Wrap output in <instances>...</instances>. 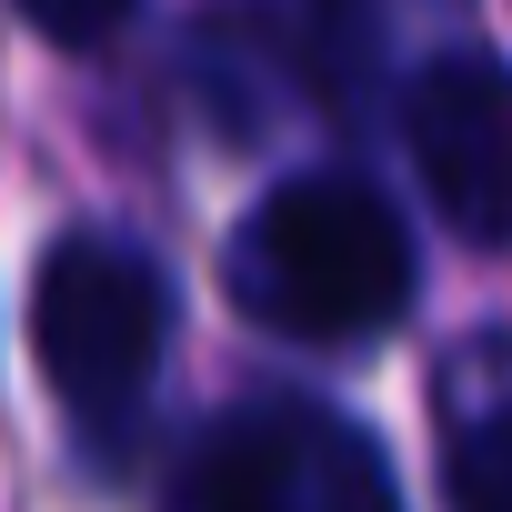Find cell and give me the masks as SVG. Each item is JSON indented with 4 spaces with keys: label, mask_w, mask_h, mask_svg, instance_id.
<instances>
[{
    "label": "cell",
    "mask_w": 512,
    "mask_h": 512,
    "mask_svg": "<svg viewBox=\"0 0 512 512\" xmlns=\"http://www.w3.org/2000/svg\"><path fill=\"white\" fill-rule=\"evenodd\" d=\"M402 131H412V171L432 191V211L502 251L512 241V71L492 51H442L412 101H402Z\"/></svg>",
    "instance_id": "4"
},
{
    "label": "cell",
    "mask_w": 512,
    "mask_h": 512,
    "mask_svg": "<svg viewBox=\"0 0 512 512\" xmlns=\"http://www.w3.org/2000/svg\"><path fill=\"white\" fill-rule=\"evenodd\" d=\"M161 332H171V292L141 262L131 241L111 231H71L41 251V282H31V352L51 372V392L81 422H121L151 372H161Z\"/></svg>",
    "instance_id": "2"
},
{
    "label": "cell",
    "mask_w": 512,
    "mask_h": 512,
    "mask_svg": "<svg viewBox=\"0 0 512 512\" xmlns=\"http://www.w3.org/2000/svg\"><path fill=\"white\" fill-rule=\"evenodd\" d=\"M171 512H402V502L362 422L302 392H262L191 442Z\"/></svg>",
    "instance_id": "3"
},
{
    "label": "cell",
    "mask_w": 512,
    "mask_h": 512,
    "mask_svg": "<svg viewBox=\"0 0 512 512\" xmlns=\"http://www.w3.org/2000/svg\"><path fill=\"white\" fill-rule=\"evenodd\" d=\"M221 272H231V302L262 332L352 352V342H382L412 312V231L372 181L302 171V181L251 201Z\"/></svg>",
    "instance_id": "1"
},
{
    "label": "cell",
    "mask_w": 512,
    "mask_h": 512,
    "mask_svg": "<svg viewBox=\"0 0 512 512\" xmlns=\"http://www.w3.org/2000/svg\"><path fill=\"white\" fill-rule=\"evenodd\" d=\"M452 512H512V352L452 362Z\"/></svg>",
    "instance_id": "5"
},
{
    "label": "cell",
    "mask_w": 512,
    "mask_h": 512,
    "mask_svg": "<svg viewBox=\"0 0 512 512\" xmlns=\"http://www.w3.org/2000/svg\"><path fill=\"white\" fill-rule=\"evenodd\" d=\"M11 11H21L41 41H61V51H101V41H121L131 0H11Z\"/></svg>",
    "instance_id": "6"
}]
</instances>
